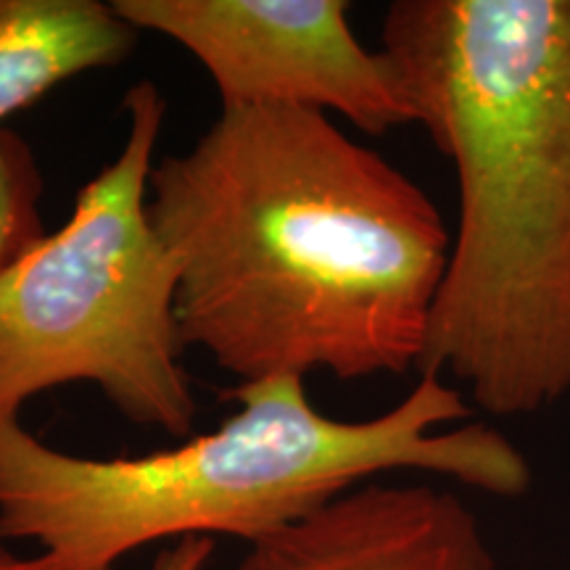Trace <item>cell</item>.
I'll use <instances>...</instances> for the list:
<instances>
[{
  "instance_id": "cell-7",
  "label": "cell",
  "mask_w": 570,
  "mask_h": 570,
  "mask_svg": "<svg viewBox=\"0 0 570 570\" xmlns=\"http://www.w3.org/2000/svg\"><path fill=\"white\" fill-rule=\"evenodd\" d=\"M138 38L104 0H0V127L67 80L127 61Z\"/></svg>"
},
{
  "instance_id": "cell-8",
  "label": "cell",
  "mask_w": 570,
  "mask_h": 570,
  "mask_svg": "<svg viewBox=\"0 0 570 570\" xmlns=\"http://www.w3.org/2000/svg\"><path fill=\"white\" fill-rule=\"evenodd\" d=\"M46 180L32 146L0 127V275L46 238Z\"/></svg>"
},
{
  "instance_id": "cell-10",
  "label": "cell",
  "mask_w": 570,
  "mask_h": 570,
  "mask_svg": "<svg viewBox=\"0 0 570 570\" xmlns=\"http://www.w3.org/2000/svg\"><path fill=\"white\" fill-rule=\"evenodd\" d=\"M0 570H59L46 554H35V558H19L13 554L6 541H0Z\"/></svg>"
},
{
  "instance_id": "cell-9",
  "label": "cell",
  "mask_w": 570,
  "mask_h": 570,
  "mask_svg": "<svg viewBox=\"0 0 570 570\" xmlns=\"http://www.w3.org/2000/svg\"><path fill=\"white\" fill-rule=\"evenodd\" d=\"M214 547H217L214 539H180L164 547L148 570H204L209 566Z\"/></svg>"
},
{
  "instance_id": "cell-4",
  "label": "cell",
  "mask_w": 570,
  "mask_h": 570,
  "mask_svg": "<svg viewBox=\"0 0 570 570\" xmlns=\"http://www.w3.org/2000/svg\"><path fill=\"white\" fill-rule=\"evenodd\" d=\"M122 111V146L67 223L0 275V425L46 391L90 383L135 425L194 433L175 267L148 212L167 98L140 80Z\"/></svg>"
},
{
  "instance_id": "cell-3",
  "label": "cell",
  "mask_w": 570,
  "mask_h": 570,
  "mask_svg": "<svg viewBox=\"0 0 570 570\" xmlns=\"http://www.w3.org/2000/svg\"><path fill=\"white\" fill-rule=\"evenodd\" d=\"M214 431L146 454L88 458L0 425V541H32L59 570H111L156 541L233 537L254 544L386 473H428L497 499L529 494L531 462L473 404L420 373L396 407L336 420L304 377L227 389Z\"/></svg>"
},
{
  "instance_id": "cell-2",
  "label": "cell",
  "mask_w": 570,
  "mask_h": 570,
  "mask_svg": "<svg viewBox=\"0 0 570 570\" xmlns=\"http://www.w3.org/2000/svg\"><path fill=\"white\" fill-rule=\"evenodd\" d=\"M381 40L460 194L420 373L539 415L570 396V0H396Z\"/></svg>"
},
{
  "instance_id": "cell-1",
  "label": "cell",
  "mask_w": 570,
  "mask_h": 570,
  "mask_svg": "<svg viewBox=\"0 0 570 570\" xmlns=\"http://www.w3.org/2000/svg\"><path fill=\"white\" fill-rule=\"evenodd\" d=\"M185 348L238 383L420 370L452 233L327 114L219 109L148 180Z\"/></svg>"
},
{
  "instance_id": "cell-5",
  "label": "cell",
  "mask_w": 570,
  "mask_h": 570,
  "mask_svg": "<svg viewBox=\"0 0 570 570\" xmlns=\"http://www.w3.org/2000/svg\"><path fill=\"white\" fill-rule=\"evenodd\" d=\"M138 32L177 42L223 109H304L365 135L415 125L394 63L348 24L346 0H114Z\"/></svg>"
},
{
  "instance_id": "cell-6",
  "label": "cell",
  "mask_w": 570,
  "mask_h": 570,
  "mask_svg": "<svg viewBox=\"0 0 570 570\" xmlns=\"http://www.w3.org/2000/svg\"><path fill=\"white\" fill-rule=\"evenodd\" d=\"M235 570H497L475 512L431 483H365L248 544Z\"/></svg>"
}]
</instances>
